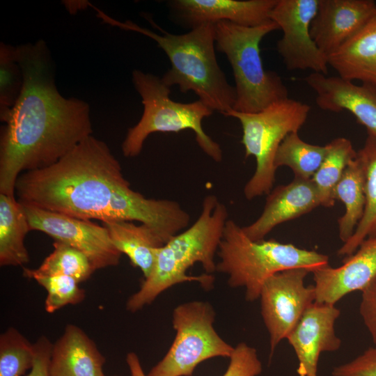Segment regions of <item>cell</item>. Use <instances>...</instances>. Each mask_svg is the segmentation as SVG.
Here are the masks:
<instances>
[{"instance_id":"obj_13","label":"cell","mask_w":376,"mask_h":376,"mask_svg":"<svg viewBox=\"0 0 376 376\" xmlns=\"http://www.w3.org/2000/svg\"><path fill=\"white\" fill-rule=\"evenodd\" d=\"M278 0H171L167 4L171 19L192 29L207 23L227 21L254 27L270 19Z\"/></svg>"},{"instance_id":"obj_5","label":"cell","mask_w":376,"mask_h":376,"mask_svg":"<svg viewBox=\"0 0 376 376\" xmlns=\"http://www.w3.org/2000/svg\"><path fill=\"white\" fill-rule=\"evenodd\" d=\"M217 255L216 271L228 276L230 287H244L249 301L258 299L265 281L278 272L296 268L313 272L329 265V257L315 251L274 240L253 241L229 219Z\"/></svg>"},{"instance_id":"obj_27","label":"cell","mask_w":376,"mask_h":376,"mask_svg":"<svg viewBox=\"0 0 376 376\" xmlns=\"http://www.w3.org/2000/svg\"><path fill=\"white\" fill-rule=\"evenodd\" d=\"M53 251L33 271L39 274L70 276L79 283L87 280L95 271L81 251L60 242L53 244Z\"/></svg>"},{"instance_id":"obj_34","label":"cell","mask_w":376,"mask_h":376,"mask_svg":"<svg viewBox=\"0 0 376 376\" xmlns=\"http://www.w3.org/2000/svg\"><path fill=\"white\" fill-rule=\"evenodd\" d=\"M33 363L26 376H50L49 362L53 344L47 337L42 336L33 343Z\"/></svg>"},{"instance_id":"obj_25","label":"cell","mask_w":376,"mask_h":376,"mask_svg":"<svg viewBox=\"0 0 376 376\" xmlns=\"http://www.w3.org/2000/svg\"><path fill=\"white\" fill-rule=\"evenodd\" d=\"M327 153L320 168L311 178L318 191L320 205H334V189L349 163L357 152L352 142L345 137H337L326 145Z\"/></svg>"},{"instance_id":"obj_19","label":"cell","mask_w":376,"mask_h":376,"mask_svg":"<svg viewBox=\"0 0 376 376\" xmlns=\"http://www.w3.org/2000/svg\"><path fill=\"white\" fill-rule=\"evenodd\" d=\"M104 356L79 327L69 324L53 344L50 376H104Z\"/></svg>"},{"instance_id":"obj_1","label":"cell","mask_w":376,"mask_h":376,"mask_svg":"<svg viewBox=\"0 0 376 376\" xmlns=\"http://www.w3.org/2000/svg\"><path fill=\"white\" fill-rule=\"evenodd\" d=\"M15 194L23 204L80 219L137 221L165 244L190 222L178 202L148 198L133 190L109 146L93 135L54 164L22 173Z\"/></svg>"},{"instance_id":"obj_30","label":"cell","mask_w":376,"mask_h":376,"mask_svg":"<svg viewBox=\"0 0 376 376\" xmlns=\"http://www.w3.org/2000/svg\"><path fill=\"white\" fill-rule=\"evenodd\" d=\"M23 86V73L15 56V46L0 43V117L16 103Z\"/></svg>"},{"instance_id":"obj_28","label":"cell","mask_w":376,"mask_h":376,"mask_svg":"<svg viewBox=\"0 0 376 376\" xmlns=\"http://www.w3.org/2000/svg\"><path fill=\"white\" fill-rule=\"evenodd\" d=\"M34 346L15 328L0 336V376H23L32 368Z\"/></svg>"},{"instance_id":"obj_18","label":"cell","mask_w":376,"mask_h":376,"mask_svg":"<svg viewBox=\"0 0 376 376\" xmlns=\"http://www.w3.org/2000/svg\"><path fill=\"white\" fill-rule=\"evenodd\" d=\"M259 217L242 226L245 235L253 241L264 240L278 225L307 214L320 205L318 191L311 179L294 178L285 185L272 190Z\"/></svg>"},{"instance_id":"obj_12","label":"cell","mask_w":376,"mask_h":376,"mask_svg":"<svg viewBox=\"0 0 376 376\" xmlns=\"http://www.w3.org/2000/svg\"><path fill=\"white\" fill-rule=\"evenodd\" d=\"M22 204L31 230L41 231L55 241L81 251L89 259L95 270L119 264L122 253L113 245L104 226Z\"/></svg>"},{"instance_id":"obj_24","label":"cell","mask_w":376,"mask_h":376,"mask_svg":"<svg viewBox=\"0 0 376 376\" xmlns=\"http://www.w3.org/2000/svg\"><path fill=\"white\" fill-rule=\"evenodd\" d=\"M357 156L365 169L366 206L352 236L338 250V256L345 258L352 255L367 237L376 235V139L368 135Z\"/></svg>"},{"instance_id":"obj_4","label":"cell","mask_w":376,"mask_h":376,"mask_svg":"<svg viewBox=\"0 0 376 376\" xmlns=\"http://www.w3.org/2000/svg\"><path fill=\"white\" fill-rule=\"evenodd\" d=\"M93 7L104 23L137 32L157 42L171 63V68L162 77L166 85L170 88L177 85L184 93L193 91L198 100L213 111L224 115L233 109L235 89L228 83L216 57L215 24H203L187 33L173 34L147 17L152 26L160 31L159 34L130 20L118 21Z\"/></svg>"},{"instance_id":"obj_10","label":"cell","mask_w":376,"mask_h":376,"mask_svg":"<svg viewBox=\"0 0 376 376\" xmlns=\"http://www.w3.org/2000/svg\"><path fill=\"white\" fill-rule=\"evenodd\" d=\"M310 272L304 268L286 269L270 276L261 288L260 311L269 334L271 355L315 301L314 285L304 284Z\"/></svg>"},{"instance_id":"obj_26","label":"cell","mask_w":376,"mask_h":376,"mask_svg":"<svg viewBox=\"0 0 376 376\" xmlns=\"http://www.w3.org/2000/svg\"><path fill=\"white\" fill-rule=\"evenodd\" d=\"M327 153L326 145L320 146L303 141L298 132L288 134L276 153V168L288 166L295 178L310 180L320 168Z\"/></svg>"},{"instance_id":"obj_2","label":"cell","mask_w":376,"mask_h":376,"mask_svg":"<svg viewBox=\"0 0 376 376\" xmlns=\"http://www.w3.org/2000/svg\"><path fill=\"white\" fill-rule=\"evenodd\" d=\"M15 56L23 86L13 107L0 117V194L9 196L22 173L54 164L93 133L88 104L58 91L47 43L15 46Z\"/></svg>"},{"instance_id":"obj_6","label":"cell","mask_w":376,"mask_h":376,"mask_svg":"<svg viewBox=\"0 0 376 376\" xmlns=\"http://www.w3.org/2000/svg\"><path fill=\"white\" fill-rule=\"evenodd\" d=\"M279 29L272 20L249 27L222 21L215 24V43L233 70L236 100L233 110L254 113L288 98L281 77L263 66L260 45L263 38Z\"/></svg>"},{"instance_id":"obj_9","label":"cell","mask_w":376,"mask_h":376,"mask_svg":"<svg viewBox=\"0 0 376 376\" xmlns=\"http://www.w3.org/2000/svg\"><path fill=\"white\" fill-rule=\"evenodd\" d=\"M212 305L191 301L176 306L173 313L174 340L164 358L146 376H191L201 362L231 356L234 347L215 331Z\"/></svg>"},{"instance_id":"obj_20","label":"cell","mask_w":376,"mask_h":376,"mask_svg":"<svg viewBox=\"0 0 376 376\" xmlns=\"http://www.w3.org/2000/svg\"><path fill=\"white\" fill-rule=\"evenodd\" d=\"M327 60L341 78L359 80L376 88V11L366 25Z\"/></svg>"},{"instance_id":"obj_7","label":"cell","mask_w":376,"mask_h":376,"mask_svg":"<svg viewBox=\"0 0 376 376\" xmlns=\"http://www.w3.org/2000/svg\"><path fill=\"white\" fill-rule=\"evenodd\" d=\"M134 86L141 98L143 111L139 122L129 128L122 143L123 155L133 157L142 150L148 136L155 132H194L201 150L214 161L220 162L223 152L219 143L207 135L202 121L213 111L200 100L189 103L173 101L171 88L155 75L134 70L132 73Z\"/></svg>"},{"instance_id":"obj_3","label":"cell","mask_w":376,"mask_h":376,"mask_svg":"<svg viewBox=\"0 0 376 376\" xmlns=\"http://www.w3.org/2000/svg\"><path fill=\"white\" fill-rule=\"evenodd\" d=\"M228 217L226 206L215 195H207L194 223L157 251L151 274L129 298L127 309L137 311L169 288L187 281H196L210 289L214 280L211 274L217 267L214 256Z\"/></svg>"},{"instance_id":"obj_11","label":"cell","mask_w":376,"mask_h":376,"mask_svg":"<svg viewBox=\"0 0 376 376\" xmlns=\"http://www.w3.org/2000/svg\"><path fill=\"white\" fill-rule=\"evenodd\" d=\"M319 0H278L269 18L283 32L276 49L288 70H311L327 75V57L311 38L310 27Z\"/></svg>"},{"instance_id":"obj_17","label":"cell","mask_w":376,"mask_h":376,"mask_svg":"<svg viewBox=\"0 0 376 376\" xmlns=\"http://www.w3.org/2000/svg\"><path fill=\"white\" fill-rule=\"evenodd\" d=\"M305 81L315 92L316 104L321 109L348 111L366 127L368 135L376 139V88L315 72L308 75Z\"/></svg>"},{"instance_id":"obj_33","label":"cell","mask_w":376,"mask_h":376,"mask_svg":"<svg viewBox=\"0 0 376 376\" xmlns=\"http://www.w3.org/2000/svg\"><path fill=\"white\" fill-rule=\"evenodd\" d=\"M361 292L359 313L376 346V277Z\"/></svg>"},{"instance_id":"obj_29","label":"cell","mask_w":376,"mask_h":376,"mask_svg":"<svg viewBox=\"0 0 376 376\" xmlns=\"http://www.w3.org/2000/svg\"><path fill=\"white\" fill-rule=\"evenodd\" d=\"M23 275L34 279L47 291L45 311L53 313L68 304H77L85 297V290L75 279L63 275L47 276L36 273L33 269L23 267Z\"/></svg>"},{"instance_id":"obj_21","label":"cell","mask_w":376,"mask_h":376,"mask_svg":"<svg viewBox=\"0 0 376 376\" xmlns=\"http://www.w3.org/2000/svg\"><path fill=\"white\" fill-rule=\"evenodd\" d=\"M116 249L140 269L144 279L151 274L157 251L165 243L148 226L136 225L133 221H120L103 223Z\"/></svg>"},{"instance_id":"obj_8","label":"cell","mask_w":376,"mask_h":376,"mask_svg":"<svg viewBox=\"0 0 376 376\" xmlns=\"http://www.w3.org/2000/svg\"><path fill=\"white\" fill-rule=\"evenodd\" d=\"M309 111L307 104L288 97L258 112L232 109L224 114L240 121L245 157L253 156L256 159L254 173L244 187L247 200L272 191L275 181L274 159L277 150L288 134L298 132L306 121Z\"/></svg>"},{"instance_id":"obj_35","label":"cell","mask_w":376,"mask_h":376,"mask_svg":"<svg viewBox=\"0 0 376 376\" xmlns=\"http://www.w3.org/2000/svg\"><path fill=\"white\" fill-rule=\"evenodd\" d=\"M126 362L131 376H146L136 354L134 352L128 353L126 356Z\"/></svg>"},{"instance_id":"obj_31","label":"cell","mask_w":376,"mask_h":376,"mask_svg":"<svg viewBox=\"0 0 376 376\" xmlns=\"http://www.w3.org/2000/svg\"><path fill=\"white\" fill-rule=\"evenodd\" d=\"M229 359L228 367L223 376H257L262 372L256 350L245 343L237 344Z\"/></svg>"},{"instance_id":"obj_32","label":"cell","mask_w":376,"mask_h":376,"mask_svg":"<svg viewBox=\"0 0 376 376\" xmlns=\"http://www.w3.org/2000/svg\"><path fill=\"white\" fill-rule=\"evenodd\" d=\"M332 376H376V346L369 347L353 360L334 367Z\"/></svg>"},{"instance_id":"obj_15","label":"cell","mask_w":376,"mask_h":376,"mask_svg":"<svg viewBox=\"0 0 376 376\" xmlns=\"http://www.w3.org/2000/svg\"><path fill=\"white\" fill-rule=\"evenodd\" d=\"M376 11L372 0H319L311 36L328 57L355 36Z\"/></svg>"},{"instance_id":"obj_14","label":"cell","mask_w":376,"mask_h":376,"mask_svg":"<svg viewBox=\"0 0 376 376\" xmlns=\"http://www.w3.org/2000/svg\"><path fill=\"white\" fill-rule=\"evenodd\" d=\"M340 314L335 305L314 302L286 338L297 357L299 376H318L320 354L340 348L335 331Z\"/></svg>"},{"instance_id":"obj_23","label":"cell","mask_w":376,"mask_h":376,"mask_svg":"<svg viewBox=\"0 0 376 376\" xmlns=\"http://www.w3.org/2000/svg\"><path fill=\"white\" fill-rule=\"evenodd\" d=\"M365 182V169L357 155L346 167L334 191V199L341 201L345 207L344 214L338 220L339 237L343 244L352 236L363 215Z\"/></svg>"},{"instance_id":"obj_16","label":"cell","mask_w":376,"mask_h":376,"mask_svg":"<svg viewBox=\"0 0 376 376\" xmlns=\"http://www.w3.org/2000/svg\"><path fill=\"white\" fill-rule=\"evenodd\" d=\"M338 267L313 271L315 301L335 305L343 297L362 291L376 277V235L367 237Z\"/></svg>"},{"instance_id":"obj_36","label":"cell","mask_w":376,"mask_h":376,"mask_svg":"<svg viewBox=\"0 0 376 376\" xmlns=\"http://www.w3.org/2000/svg\"><path fill=\"white\" fill-rule=\"evenodd\" d=\"M105 376V375H104Z\"/></svg>"},{"instance_id":"obj_22","label":"cell","mask_w":376,"mask_h":376,"mask_svg":"<svg viewBox=\"0 0 376 376\" xmlns=\"http://www.w3.org/2000/svg\"><path fill=\"white\" fill-rule=\"evenodd\" d=\"M30 227L22 204L0 194V265L22 266L29 260L24 238Z\"/></svg>"}]
</instances>
